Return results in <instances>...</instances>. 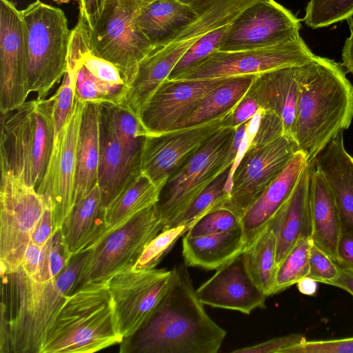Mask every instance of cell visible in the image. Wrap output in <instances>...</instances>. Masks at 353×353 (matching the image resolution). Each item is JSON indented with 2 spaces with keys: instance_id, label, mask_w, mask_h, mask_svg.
<instances>
[{
  "instance_id": "obj_1",
  "label": "cell",
  "mask_w": 353,
  "mask_h": 353,
  "mask_svg": "<svg viewBox=\"0 0 353 353\" xmlns=\"http://www.w3.org/2000/svg\"><path fill=\"white\" fill-rule=\"evenodd\" d=\"M185 265L140 327L120 343L121 353H216L226 336L199 300Z\"/></svg>"
},
{
  "instance_id": "obj_2",
  "label": "cell",
  "mask_w": 353,
  "mask_h": 353,
  "mask_svg": "<svg viewBox=\"0 0 353 353\" xmlns=\"http://www.w3.org/2000/svg\"><path fill=\"white\" fill-rule=\"evenodd\" d=\"M342 64L316 56L303 65L293 138L312 162L353 119V85Z\"/></svg>"
},
{
  "instance_id": "obj_3",
  "label": "cell",
  "mask_w": 353,
  "mask_h": 353,
  "mask_svg": "<svg viewBox=\"0 0 353 353\" xmlns=\"http://www.w3.org/2000/svg\"><path fill=\"white\" fill-rule=\"evenodd\" d=\"M88 251L73 256L55 278L39 281L19 267L1 274L8 281L10 314L1 310L8 353H40L47 333L69 294L75 290Z\"/></svg>"
},
{
  "instance_id": "obj_4",
  "label": "cell",
  "mask_w": 353,
  "mask_h": 353,
  "mask_svg": "<svg viewBox=\"0 0 353 353\" xmlns=\"http://www.w3.org/2000/svg\"><path fill=\"white\" fill-rule=\"evenodd\" d=\"M123 340L107 282L89 283L68 296L40 353H92Z\"/></svg>"
},
{
  "instance_id": "obj_5",
  "label": "cell",
  "mask_w": 353,
  "mask_h": 353,
  "mask_svg": "<svg viewBox=\"0 0 353 353\" xmlns=\"http://www.w3.org/2000/svg\"><path fill=\"white\" fill-rule=\"evenodd\" d=\"M53 104L52 97L36 99L1 117V172H12L37 190L47 171L54 144Z\"/></svg>"
},
{
  "instance_id": "obj_6",
  "label": "cell",
  "mask_w": 353,
  "mask_h": 353,
  "mask_svg": "<svg viewBox=\"0 0 353 353\" xmlns=\"http://www.w3.org/2000/svg\"><path fill=\"white\" fill-rule=\"evenodd\" d=\"M27 34L28 83L38 99H45L63 77L72 30L63 11L36 0L21 10Z\"/></svg>"
},
{
  "instance_id": "obj_7",
  "label": "cell",
  "mask_w": 353,
  "mask_h": 353,
  "mask_svg": "<svg viewBox=\"0 0 353 353\" xmlns=\"http://www.w3.org/2000/svg\"><path fill=\"white\" fill-rule=\"evenodd\" d=\"M163 229L154 204L104 234L87 250L75 290L89 283L107 282L115 274L132 268L147 245Z\"/></svg>"
},
{
  "instance_id": "obj_8",
  "label": "cell",
  "mask_w": 353,
  "mask_h": 353,
  "mask_svg": "<svg viewBox=\"0 0 353 353\" xmlns=\"http://www.w3.org/2000/svg\"><path fill=\"white\" fill-rule=\"evenodd\" d=\"M143 3L139 0H105L96 23L88 28L91 52L113 63L127 86L139 62L153 48L136 23Z\"/></svg>"
},
{
  "instance_id": "obj_9",
  "label": "cell",
  "mask_w": 353,
  "mask_h": 353,
  "mask_svg": "<svg viewBox=\"0 0 353 353\" xmlns=\"http://www.w3.org/2000/svg\"><path fill=\"white\" fill-rule=\"evenodd\" d=\"M235 130L222 127L167 181L157 206L168 226L232 163L228 156Z\"/></svg>"
},
{
  "instance_id": "obj_10",
  "label": "cell",
  "mask_w": 353,
  "mask_h": 353,
  "mask_svg": "<svg viewBox=\"0 0 353 353\" xmlns=\"http://www.w3.org/2000/svg\"><path fill=\"white\" fill-rule=\"evenodd\" d=\"M49 205L34 187L11 172H1L0 264L1 274L15 272L32 232Z\"/></svg>"
},
{
  "instance_id": "obj_11",
  "label": "cell",
  "mask_w": 353,
  "mask_h": 353,
  "mask_svg": "<svg viewBox=\"0 0 353 353\" xmlns=\"http://www.w3.org/2000/svg\"><path fill=\"white\" fill-rule=\"evenodd\" d=\"M300 37L286 43L237 51L215 50L174 80H209L245 75L307 64L316 58Z\"/></svg>"
},
{
  "instance_id": "obj_12",
  "label": "cell",
  "mask_w": 353,
  "mask_h": 353,
  "mask_svg": "<svg viewBox=\"0 0 353 353\" xmlns=\"http://www.w3.org/2000/svg\"><path fill=\"white\" fill-rule=\"evenodd\" d=\"M298 151L294 139L285 134L264 144L250 145L234 171L229 197L221 208L241 218Z\"/></svg>"
},
{
  "instance_id": "obj_13",
  "label": "cell",
  "mask_w": 353,
  "mask_h": 353,
  "mask_svg": "<svg viewBox=\"0 0 353 353\" xmlns=\"http://www.w3.org/2000/svg\"><path fill=\"white\" fill-rule=\"evenodd\" d=\"M172 276V269L130 268L107 281L117 328L123 339L132 335L150 316L168 289Z\"/></svg>"
},
{
  "instance_id": "obj_14",
  "label": "cell",
  "mask_w": 353,
  "mask_h": 353,
  "mask_svg": "<svg viewBox=\"0 0 353 353\" xmlns=\"http://www.w3.org/2000/svg\"><path fill=\"white\" fill-rule=\"evenodd\" d=\"M301 19L274 0L246 8L228 26L219 50L237 51L272 46L297 39Z\"/></svg>"
},
{
  "instance_id": "obj_15",
  "label": "cell",
  "mask_w": 353,
  "mask_h": 353,
  "mask_svg": "<svg viewBox=\"0 0 353 353\" xmlns=\"http://www.w3.org/2000/svg\"><path fill=\"white\" fill-rule=\"evenodd\" d=\"M232 110L196 125L146 136L141 157V173L161 192L169 178L223 127Z\"/></svg>"
},
{
  "instance_id": "obj_16",
  "label": "cell",
  "mask_w": 353,
  "mask_h": 353,
  "mask_svg": "<svg viewBox=\"0 0 353 353\" xmlns=\"http://www.w3.org/2000/svg\"><path fill=\"white\" fill-rule=\"evenodd\" d=\"M30 92L26 25L10 0H0V111L15 110Z\"/></svg>"
},
{
  "instance_id": "obj_17",
  "label": "cell",
  "mask_w": 353,
  "mask_h": 353,
  "mask_svg": "<svg viewBox=\"0 0 353 353\" xmlns=\"http://www.w3.org/2000/svg\"><path fill=\"white\" fill-rule=\"evenodd\" d=\"M84 103L76 97L60 140L52 149L45 176L37 192L52 211L54 233L74 205L77 148Z\"/></svg>"
},
{
  "instance_id": "obj_18",
  "label": "cell",
  "mask_w": 353,
  "mask_h": 353,
  "mask_svg": "<svg viewBox=\"0 0 353 353\" xmlns=\"http://www.w3.org/2000/svg\"><path fill=\"white\" fill-rule=\"evenodd\" d=\"M228 79H166L141 111L143 125L149 134L175 130L208 92Z\"/></svg>"
},
{
  "instance_id": "obj_19",
  "label": "cell",
  "mask_w": 353,
  "mask_h": 353,
  "mask_svg": "<svg viewBox=\"0 0 353 353\" xmlns=\"http://www.w3.org/2000/svg\"><path fill=\"white\" fill-rule=\"evenodd\" d=\"M196 294L203 305L245 314L264 308L268 297L247 272L243 253L217 269L196 290Z\"/></svg>"
},
{
  "instance_id": "obj_20",
  "label": "cell",
  "mask_w": 353,
  "mask_h": 353,
  "mask_svg": "<svg viewBox=\"0 0 353 353\" xmlns=\"http://www.w3.org/2000/svg\"><path fill=\"white\" fill-rule=\"evenodd\" d=\"M303 65L257 74L245 94L253 98L260 108L276 114L282 121L284 134L292 138Z\"/></svg>"
},
{
  "instance_id": "obj_21",
  "label": "cell",
  "mask_w": 353,
  "mask_h": 353,
  "mask_svg": "<svg viewBox=\"0 0 353 353\" xmlns=\"http://www.w3.org/2000/svg\"><path fill=\"white\" fill-rule=\"evenodd\" d=\"M323 174L338 210L341 234L353 237V157L345 150L343 131L310 162Z\"/></svg>"
},
{
  "instance_id": "obj_22",
  "label": "cell",
  "mask_w": 353,
  "mask_h": 353,
  "mask_svg": "<svg viewBox=\"0 0 353 353\" xmlns=\"http://www.w3.org/2000/svg\"><path fill=\"white\" fill-rule=\"evenodd\" d=\"M310 178V164L307 163L289 198L270 223L276 239V265L300 239H311Z\"/></svg>"
},
{
  "instance_id": "obj_23",
  "label": "cell",
  "mask_w": 353,
  "mask_h": 353,
  "mask_svg": "<svg viewBox=\"0 0 353 353\" xmlns=\"http://www.w3.org/2000/svg\"><path fill=\"white\" fill-rule=\"evenodd\" d=\"M305 155L298 151L285 168L241 218L245 249L272 222L289 198L307 163Z\"/></svg>"
},
{
  "instance_id": "obj_24",
  "label": "cell",
  "mask_w": 353,
  "mask_h": 353,
  "mask_svg": "<svg viewBox=\"0 0 353 353\" xmlns=\"http://www.w3.org/2000/svg\"><path fill=\"white\" fill-rule=\"evenodd\" d=\"M138 171H140V163L134 160L123 147L101 106L97 184L105 209L117 196L128 178Z\"/></svg>"
},
{
  "instance_id": "obj_25",
  "label": "cell",
  "mask_w": 353,
  "mask_h": 353,
  "mask_svg": "<svg viewBox=\"0 0 353 353\" xmlns=\"http://www.w3.org/2000/svg\"><path fill=\"white\" fill-rule=\"evenodd\" d=\"M59 230L63 246L70 256L87 251L105 234V209L98 184L74 204Z\"/></svg>"
},
{
  "instance_id": "obj_26",
  "label": "cell",
  "mask_w": 353,
  "mask_h": 353,
  "mask_svg": "<svg viewBox=\"0 0 353 353\" xmlns=\"http://www.w3.org/2000/svg\"><path fill=\"white\" fill-rule=\"evenodd\" d=\"M310 164V202L312 242L334 262L341 235V221L333 194L321 172Z\"/></svg>"
},
{
  "instance_id": "obj_27",
  "label": "cell",
  "mask_w": 353,
  "mask_h": 353,
  "mask_svg": "<svg viewBox=\"0 0 353 353\" xmlns=\"http://www.w3.org/2000/svg\"><path fill=\"white\" fill-rule=\"evenodd\" d=\"M245 250L243 232L239 227L227 232L199 236L185 235L182 254L188 267L217 270Z\"/></svg>"
},
{
  "instance_id": "obj_28",
  "label": "cell",
  "mask_w": 353,
  "mask_h": 353,
  "mask_svg": "<svg viewBox=\"0 0 353 353\" xmlns=\"http://www.w3.org/2000/svg\"><path fill=\"white\" fill-rule=\"evenodd\" d=\"M100 113L99 103H84L77 148L74 204L85 197L97 184Z\"/></svg>"
},
{
  "instance_id": "obj_29",
  "label": "cell",
  "mask_w": 353,
  "mask_h": 353,
  "mask_svg": "<svg viewBox=\"0 0 353 353\" xmlns=\"http://www.w3.org/2000/svg\"><path fill=\"white\" fill-rule=\"evenodd\" d=\"M196 15L192 6L178 0H154L141 7L136 23L154 47L192 21Z\"/></svg>"
},
{
  "instance_id": "obj_30",
  "label": "cell",
  "mask_w": 353,
  "mask_h": 353,
  "mask_svg": "<svg viewBox=\"0 0 353 353\" xmlns=\"http://www.w3.org/2000/svg\"><path fill=\"white\" fill-rule=\"evenodd\" d=\"M160 190L140 171L133 173L105 208L107 233L129 221L132 217L156 204Z\"/></svg>"
},
{
  "instance_id": "obj_31",
  "label": "cell",
  "mask_w": 353,
  "mask_h": 353,
  "mask_svg": "<svg viewBox=\"0 0 353 353\" xmlns=\"http://www.w3.org/2000/svg\"><path fill=\"white\" fill-rule=\"evenodd\" d=\"M256 76L245 75L228 78L224 83L208 92L176 129L209 121L233 110L246 94Z\"/></svg>"
},
{
  "instance_id": "obj_32",
  "label": "cell",
  "mask_w": 353,
  "mask_h": 353,
  "mask_svg": "<svg viewBox=\"0 0 353 353\" xmlns=\"http://www.w3.org/2000/svg\"><path fill=\"white\" fill-rule=\"evenodd\" d=\"M243 256L254 283L267 296L272 295L277 265L276 239L270 224L244 250Z\"/></svg>"
},
{
  "instance_id": "obj_33",
  "label": "cell",
  "mask_w": 353,
  "mask_h": 353,
  "mask_svg": "<svg viewBox=\"0 0 353 353\" xmlns=\"http://www.w3.org/2000/svg\"><path fill=\"white\" fill-rule=\"evenodd\" d=\"M101 106L123 147L140 163L143 143L149 132L139 117L121 102L103 103Z\"/></svg>"
},
{
  "instance_id": "obj_34",
  "label": "cell",
  "mask_w": 353,
  "mask_h": 353,
  "mask_svg": "<svg viewBox=\"0 0 353 353\" xmlns=\"http://www.w3.org/2000/svg\"><path fill=\"white\" fill-rule=\"evenodd\" d=\"M230 168H228L221 173L179 216L163 230L183 225L190 228L194 222L207 212L221 208L229 197V193L225 190V185Z\"/></svg>"
},
{
  "instance_id": "obj_35",
  "label": "cell",
  "mask_w": 353,
  "mask_h": 353,
  "mask_svg": "<svg viewBox=\"0 0 353 353\" xmlns=\"http://www.w3.org/2000/svg\"><path fill=\"white\" fill-rule=\"evenodd\" d=\"M310 239H301L277 265L272 294L296 284L309 274Z\"/></svg>"
},
{
  "instance_id": "obj_36",
  "label": "cell",
  "mask_w": 353,
  "mask_h": 353,
  "mask_svg": "<svg viewBox=\"0 0 353 353\" xmlns=\"http://www.w3.org/2000/svg\"><path fill=\"white\" fill-rule=\"evenodd\" d=\"M353 16V0H310L303 19L306 26L317 29L347 20Z\"/></svg>"
},
{
  "instance_id": "obj_37",
  "label": "cell",
  "mask_w": 353,
  "mask_h": 353,
  "mask_svg": "<svg viewBox=\"0 0 353 353\" xmlns=\"http://www.w3.org/2000/svg\"><path fill=\"white\" fill-rule=\"evenodd\" d=\"M52 97L54 101V139L53 149L60 140L75 101L74 73L70 64H67L61 85Z\"/></svg>"
},
{
  "instance_id": "obj_38",
  "label": "cell",
  "mask_w": 353,
  "mask_h": 353,
  "mask_svg": "<svg viewBox=\"0 0 353 353\" xmlns=\"http://www.w3.org/2000/svg\"><path fill=\"white\" fill-rule=\"evenodd\" d=\"M225 26L206 34L190 47L176 63L168 80H174L219 50L228 27Z\"/></svg>"
},
{
  "instance_id": "obj_39",
  "label": "cell",
  "mask_w": 353,
  "mask_h": 353,
  "mask_svg": "<svg viewBox=\"0 0 353 353\" xmlns=\"http://www.w3.org/2000/svg\"><path fill=\"white\" fill-rule=\"evenodd\" d=\"M188 229L187 225H183L163 230L147 245L132 269L145 270L156 268L179 238Z\"/></svg>"
},
{
  "instance_id": "obj_40",
  "label": "cell",
  "mask_w": 353,
  "mask_h": 353,
  "mask_svg": "<svg viewBox=\"0 0 353 353\" xmlns=\"http://www.w3.org/2000/svg\"><path fill=\"white\" fill-rule=\"evenodd\" d=\"M241 225V218L232 211L225 208L214 209L194 222L186 235L199 236L232 230Z\"/></svg>"
},
{
  "instance_id": "obj_41",
  "label": "cell",
  "mask_w": 353,
  "mask_h": 353,
  "mask_svg": "<svg viewBox=\"0 0 353 353\" xmlns=\"http://www.w3.org/2000/svg\"><path fill=\"white\" fill-rule=\"evenodd\" d=\"M81 60L91 74L101 81L115 86H127L120 71L113 63L91 52L88 37Z\"/></svg>"
},
{
  "instance_id": "obj_42",
  "label": "cell",
  "mask_w": 353,
  "mask_h": 353,
  "mask_svg": "<svg viewBox=\"0 0 353 353\" xmlns=\"http://www.w3.org/2000/svg\"><path fill=\"white\" fill-rule=\"evenodd\" d=\"M339 274L340 268L336 262L311 242L307 276L316 282L332 285L338 279Z\"/></svg>"
},
{
  "instance_id": "obj_43",
  "label": "cell",
  "mask_w": 353,
  "mask_h": 353,
  "mask_svg": "<svg viewBox=\"0 0 353 353\" xmlns=\"http://www.w3.org/2000/svg\"><path fill=\"white\" fill-rule=\"evenodd\" d=\"M283 353H353V336L307 341L287 348Z\"/></svg>"
},
{
  "instance_id": "obj_44",
  "label": "cell",
  "mask_w": 353,
  "mask_h": 353,
  "mask_svg": "<svg viewBox=\"0 0 353 353\" xmlns=\"http://www.w3.org/2000/svg\"><path fill=\"white\" fill-rule=\"evenodd\" d=\"M306 340L301 334L292 333L272 338L266 341L240 349L234 350L236 353H283L285 350Z\"/></svg>"
},
{
  "instance_id": "obj_45",
  "label": "cell",
  "mask_w": 353,
  "mask_h": 353,
  "mask_svg": "<svg viewBox=\"0 0 353 353\" xmlns=\"http://www.w3.org/2000/svg\"><path fill=\"white\" fill-rule=\"evenodd\" d=\"M284 134L281 119L276 114L263 109L257 132L250 145L264 144Z\"/></svg>"
},
{
  "instance_id": "obj_46",
  "label": "cell",
  "mask_w": 353,
  "mask_h": 353,
  "mask_svg": "<svg viewBox=\"0 0 353 353\" xmlns=\"http://www.w3.org/2000/svg\"><path fill=\"white\" fill-rule=\"evenodd\" d=\"M259 108V104L253 98L245 95L228 115L223 126L236 130L253 117Z\"/></svg>"
},
{
  "instance_id": "obj_47",
  "label": "cell",
  "mask_w": 353,
  "mask_h": 353,
  "mask_svg": "<svg viewBox=\"0 0 353 353\" xmlns=\"http://www.w3.org/2000/svg\"><path fill=\"white\" fill-rule=\"evenodd\" d=\"M54 234L52 211L51 207L48 205L32 232L30 243L43 246Z\"/></svg>"
},
{
  "instance_id": "obj_48",
  "label": "cell",
  "mask_w": 353,
  "mask_h": 353,
  "mask_svg": "<svg viewBox=\"0 0 353 353\" xmlns=\"http://www.w3.org/2000/svg\"><path fill=\"white\" fill-rule=\"evenodd\" d=\"M45 245L39 246L30 243L23 256L20 267L30 277L34 278L42 263Z\"/></svg>"
},
{
  "instance_id": "obj_49",
  "label": "cell",
  "mask_w": 353,
  "mask_h": 353,
  "mask_svg": "<svg viewBox=\"0 0 353 353\" xmlns=\"http://www.w3.org/2000/svg\"><path fill=\"white\" fill-rule=\"evenodd\" d=\"M336 263L342 269L353 271V237L341 234L337 247Z\"/></svg>"
},
{
  "instance_id": "obj_50",
  "label": "cell",
  "mask_w": 353,
  "mask_h": 353,
  "mask_svg": "<svg viewBox=\"0 0 353 353\" xmlns=\"http://www.w3.org/2000/svg\"><path fill=\"white\" fill-rule=\"evenodd\" d=\"M105 0H79V11L82 12L92 28L102 12Z\"/></svg>"
},
{
  "instance_id": "obj_51",
  "label": "cell",
  "mask_w": 353,
  "mask_h": 353,
  "mask_svg": "<svg viewBox=\"0 0 353 353\" xmlns=\"http://www.w3.org/2000/svg\"><path fill=\"white\" fill-rule=\"evenodd\" d=\"M350 34L346 39L342 50V65L353 74V16L347 19Z\"/></svg>"
},
{
  "instance_id": "obj_52",
  "label": "cell",
  "mask_w": 353,
  "mask_h": 353,
  "mask_svg": "<svg viewBox=\"0 0 353 353\" xmlns=\"http://www.w3.org/2000/svg\"><path fill=\"white\" fill-rule=\"evenodd\" d=\"M332 285L347 292L353 296V271L340 268L339 276Z\"/></svg>"
},
{
  "instance_id": "obj_53",
  "label": "cell",
  "mask_w": 353,
  "mask_h": 353,
  "mask_svg": "<svg viewBox=\"0 0 353 353\" xmlns=\"http://www.w3.org/2000/svg\"><path fill=\"white\" fill-rule=\"evenodd\" d=\"M296 285L299 291L305 295H314L317 290V282L308 276L301 279Z\"/></svg>"
},
{
  "instance_id": "obj_54",
  "label": "cell",
  "mask_w": 353,
  "mask_h": 353,
  "mask_svg": "<svg viewBox=\"0 0 353 353\" xmlns=\"http://www.w3.org/2000/svg\"><path fill=\"white\" fill-rule=\"evenodd\" d=\"M179 1L185 4L191 5L199 0H178Z\"/></svg>"
},
{
  "instance_id": "obj_55",
  "label": "cell",
  "mask_w": 353,
  "mask_h": 353,
  "mask_svg": "<svg viewBox=\"0 0 353 353\" xmlns=\"http://www.w3.org/2000/svg\"><path fill=\"white\" fill-rule=\"evenodd\" d=\"M139 1H141V2H143V3H150L154 0H139Z\"/></svg>"
}]
</instances>
